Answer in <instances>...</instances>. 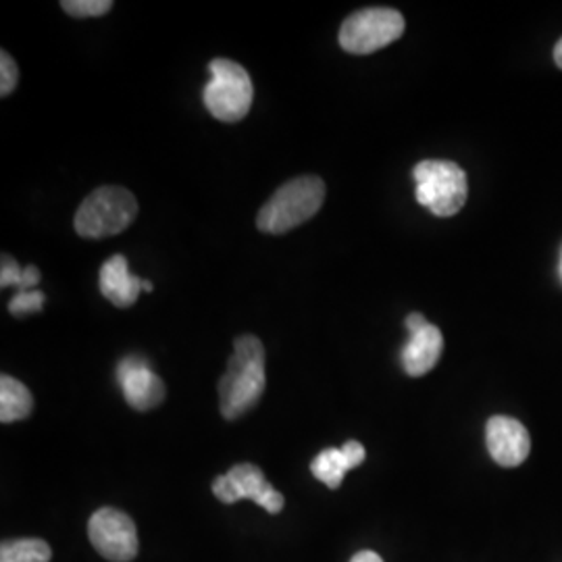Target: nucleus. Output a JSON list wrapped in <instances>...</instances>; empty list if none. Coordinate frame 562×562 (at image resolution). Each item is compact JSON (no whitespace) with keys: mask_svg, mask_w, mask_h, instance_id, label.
Masks as SVG:
<instances>
[{"mask_svg":"<svg viewBox=\"0 0 562 562\" xmlns=\"http://www.w3.org/2000/svg\"><path fill=\"white\" fill-rule=\"evenodd\" d=\"M265 392V348L255 336L234 341V355L220 382V408L225 419H238L261 401Z\"/></svg>","mask_w":562,"mask_h":562,"instance_id":"obj_1","label":"nucleus"},{"mask_svg":"<svg viewBox=\"0 0 562 562\" xmlns=\"http://www.w3.org/2000/svg\"><path fill=\"white\" fill-rule=\"evenodd\" d=\"M325 201V181L317 176H301L283 183L262 204L257 227L265 234H285L317 215Z\"/></svg>","mask_w":562,"mask_h":562,"instance_id":"obj_2","label":"nucleus"},{"mask_svg":"<svg viewBox=\"0 0 562 562\" xmlns=\"http://www.w3.org/2000/svg\"><path fill=\"white\" fill-rule=\"evenodd\" d=\"M138 215L136 196L117 186L97 188L76 213V232L88 240H102L125 232Z\"/></svg>","mask_w":562,"mask_h":562,"instance_id":"obj_3","label":"nucleus"},{"mask_svg":"<svg viewBox=\"0 0 562 562\" xmlns=\"http://www.w3.org/2000/svg\"><path fill=\"white\" fill-rule=\"evenodd\" d=\"M211 81L204 88V104L215 120L238 123L252 106L255 88L248 71L229 59H215L211 65Z\"/></svg>","mask_w":562,"mask_h":562,"instance_id":"obj_4","label":"nucleus"},{"mask_svg":"<svg viewBox=\"0 0 562 562\" xmlns=\"http://www.w3.org/2000/svg\"><path fill=\"white\" fill-rule=\"evenodd\" d=\"M417 202L438 217H452L461 211L469 194L467 173L457 162L423 161L413 169Z\"/></svg>","mask_w":562,"mask_h":562,"instance_id":"obj_5","label":"nucleus"},{"mask_svg":"<svg viewBox=\"0 0 562 562\" xmlns=\"http://www.w3.org/2000/svg\"><path fill=\"white\" fill-rule=\"evenodd\" d=\"M404 34V18L396 9H362L341 23L340 46L350 55H371Z\"/></svg>","mask_w":562,"mask_h":562,"instance_id":"obj_6","label":"nucleus"},{"mask_svg":"<svg viewBox=\"0 0 562 562\" xmlns=\"http://www.w3.org/2000/svg\"><path fill=\"white\" fill-rule=\"evenodd\" d=\"M88 538L102 559L132 562L138 557V529L130 515L117 508H99L88 521Z\"/></svg>","mask_w":562,"mask_h":562,"instance_id":"obj_7","label":"nucleus"},{"mask_svg":"<svg viewBox=\"0 0 562 562\" xmlns=\"http://www.w3.org/2000/svg\"><path fill=\"white\" fill-rule=\"evenodd\" d=\"M213 494L223 504L252 501L265 508L269 515H278L283 508V496L265 480L261 469L250 462L236 464L229 473L220 475L213 482Z\"/></svg>","mask_w":562,"mask_h":562,"instance_id":"obj_8","label":"nucleus"},{"mask_svg":"<svg viewBox=\"0 0 562 562\" xmlns=\"http://www.w3.org/2000/svg\"><path fill=\"white\" fill-rule=\"evenodd\" d=\"M123 398L134 411L146 413L165 401V383L140 357H127L117 367Z\"/></svg>","mask_w":562,"mask_h":562,"instance_id":"obj_9","label":"nucleus"},{"mask_svg":"<svg viewBox=\"0 0 562 562\" xmlns=\"http://www.w3.org/2000/svg\"><path fill=\"white\" fill-rule=\"evenodd\" d=\"M487 452L501 467H519L531 452V438L525 425L513 417L496 415L485 427Z\"/></svg>","mask_w":562,"mask_h":562,"instance_id":"obj_10","label":"nucleus"},{"mask_svg":"<svg viewBox=\"0 0 562 562\" xmlns=\"http://www.w3.org/2000/svg\"><path fill=\"white\" fill-rule=\"evenodd\" d=\"M442 350V331L429 323L404 344L401 355L402 367L411 378H422L438 364Z\"/></svg>","mask_w":562,"mask_h":562,"instance_id":"obj_11","label":"nucleus"},{"mask_svg":"<svg viewBox=\"0 0 562 562\" xmlns=\"http://www.w3.org/2000/svg\"><path fill=\"white\" fill-rule=\"evenodd\" d=\"M99 285H101L102 296L106 301L113 302L120 308H127L138 301V296L144 290V280L130 273L125 257L115 255L102 265Z\"/></svg>","mask_w":562,"mask_h":562,"instance_id":"obj_12","label":"nucleus"},{"mask_svg":"<svg viewBox=\"0 0 562 562\" xmlns=\"http://www.w3.org/2000/svg\"><path fill=\"white\" fill-rule=\"evenodd\" d=\"M362 461H364L362 443L350 440V442L344 443L341 448H327V450L319 452L311 462V471L327 487L338 490L341 482H344V475L350 469L361 467Z\"/></svg>","mask_w":562,"mask_h":562,"instance_id":"obj_13","label":"nucleus"},{"mask_svg":"<svg viewBox=\"0 0 562 562\" xmlns=\"http://www.w3.org/2000/svg\"><path fill=\"white\" fill-rule=\"evenodd\" d=\"M34 408L32 392L11 375L0 378V422L15 423L27 419Z\"/></svg>","mask_w":562,"mask_h":562,"instance_id":"obj_14","label":"nucleus"},{"mask_svg":"<svg viewBox=\"0 0 562 562\" xmlns=\"http://www.w3.org/2000/svg\"><path fill=\"white\" fill-rule=\"evenodd\" d=\"M53 557L48 543L42 540H11L0 546V562H48Z\"/></svg>","mask_w":562,"mask_h":562,"instance_id":"obj_15","label":"nucleus"},{"mask_svg":"<svg viewBox=\"0 0 562 562\" xmlns=\"http://www.w3.org/2000/svg\"><path fill=\"white\" fill-rule=\"evenodd\" d=\"M38 283H41V271L36 267L21 269L13 257H9V255L2 257V269H0V285L2 288L18 285L20 292H25V290H34Z\"/></svg>","mask_w":562,"mask_h":562,"instance_id":"obj_16","label":"nucleus"},{"mask_svg":"<svg viewBox=\"0 0 562 562\" xmlns=\"http://www.w3.org/2000/svg\"><path fill=\"white\" fill-rule=\"evenodd\" d=\"M60 7L71 18H101L113 9L111 0H63Z\"/></svg>","mask_w":562,"mask_h":562,"instance_id":"obj_17","label":"nucleus"},{"mask_svg":"<svg viewBox=\"0 0 562 562\" xmlns=\"http://www.w3.org/2000/svg\"><path fill=\"white\" fill-rule=\"evenodd\" d=\"M42 304H44V294L38 290H25L18 292L13 296V301L9 302V311L15 317H25L32 313H41Z\"/></svg>","mask_w":562,"mask_h":562,"instance_id":"obj_18","label":"nucleus"},{"mask_svg":"<svg viewBox=\"0 0 562 562\" xmlns=\"http://www.w3.org/2000/svg\"><path fill=\"white\" fill-rule=\"evenodd\" d=\"M20 80V69L15 65L13 57L2 50L0 53V97H9Z\"/></svg>","mask_w":562,"mask_h":562,"instance_id":"obj_19","label":"nucleus"},{"mask_svg":"<svg viewBox=\"0 0 562 562\" xmlns=\"http://www.w3.org/2000/svg\"><path fill=\"white\" fill-rule=\"evenodd\" d=\"M404 323H406V329H408V334H411V336H413V334H417V331H422L425 325H429L427 319L423 317L422 313H411Z\"/></svg>","mask_w":562,"mask_h":562,"instance_id":"obj_20","label":"nucleus"},{"mask_svg":"<svg viewBox=\"0 0 562 562\" xmlns=\"http://www.w3.org/2000/svg\"><path fill=\"white\" fill-rule=\"evenodd\" d=\"M350 562H383L382 557L380 554H375V552H371V550H362L359 554H355L352 557V561Z\"/></svg>","mask_w":562,"mask_h":562,"instance_id":"obj_21","label":"nucleus"},{"mask_svg":"<svg viewBox=\"0 0 562 562\" xmlns=\"http://www.w3.org/2000/svg\"><path fill=\"white\" fill-rule=\"evenodd\" d=\"M554 63L562 69V38L557 42V46H554Z\"/></svg>","mask_w":562,"mask_h":562,"instance_id":"obj_22","label":"nucleus"},{"mask_svg":"<svg viewBox=\"0 0 562 562\" xmlns=\"http://www.w3.org/2000/svg\"><path fill=\"white\" fill-rule=\"evenodd\" d=\"M144 292H153V283L150 281H144Z\"/></svg>","mask_w":562,"mask_h":562,"instance_id":"obj_23","label":"nucleus"},{"mask_svg":"<svg viewBox=\"0 0 562 562\" xmlns=\"http://www.w3.org/2000/svg\"><path fill=\"white\" fill-rule=\"evenodd\" d=\"M561 280H562V257H561Z\"/></svg>","mask_w":562,"mask_h":562,"instance_id":"obj_24","label":"nucleus"}]
</instances>
